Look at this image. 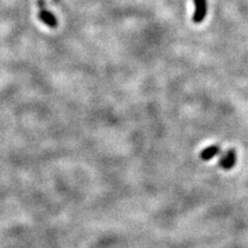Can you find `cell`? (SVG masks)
Returning <instances> with one entry per match:
<instances>
[{
  "mask_svg": "<svg viewBox=\"0 0 248 248\" xmlns=\"http://www.w3.org/2000/svg\"><path fill=\"white\" fill-rule=\"evenodd\" d=\"M195 6L196 11L192 20L195 23H201L207 14V0H195Z\"/></svg>",
  "mask_w": 248,
  "mask_h": 248,
  "instance_id": "obj_1",
  "label": "cell"
},
{
  "mask_svg": "<svg viewBox=\"0 0 248 248\" xmlns=\"http://www.w3.org/2000/svg\"><path fill=\"white\" fill-rule=\"evenodd\" d=\"M235 162H236V153H235V151L234 150H229L221 157V159L219 161V165L223 169L230 170V169L234 167Z\"/></svg>",
  "mask_w": 248,
  "mask_h": 248,
  "instance_id": "obj_2",
  "label": "cell"
},
{
  "mask_svg": "<svg viewBox=\"0 0 248 248\" xmlns=\"http://www.w3.org/2000/svg\"><path fill=\"white\" fill-rule=\"evenodd\" d=\"M40 18L45 23V24H46V25L52 27V28H55L57 26V20H56V18L54 17V15L52 13H50L48 11H46V10L41 11Z\"/></svg>",
  "mask_w": 248,
  "mask_h": 248,
  "instance_id": "obj_3",
  "label": "cell"
},
{
  "mask_svg": "<svg viewBox=\"0 0 248 248\" xmlns=\"http://www.w3.org/2000/svg\"><path fill=\"white\" fill-rule=\"evenodd\" d=\"M219 151H220V148L218 146H215V145L210 146V147H208V148H206V149L202 151L201 157L203 160H209V159L213 158L215 155L218 154Z\"/></svg>",
  "mask_w": 248,
  "mask_h": 248,
  "instance_id": "obj_4",
  "label": "cell"
}]
</instances>
